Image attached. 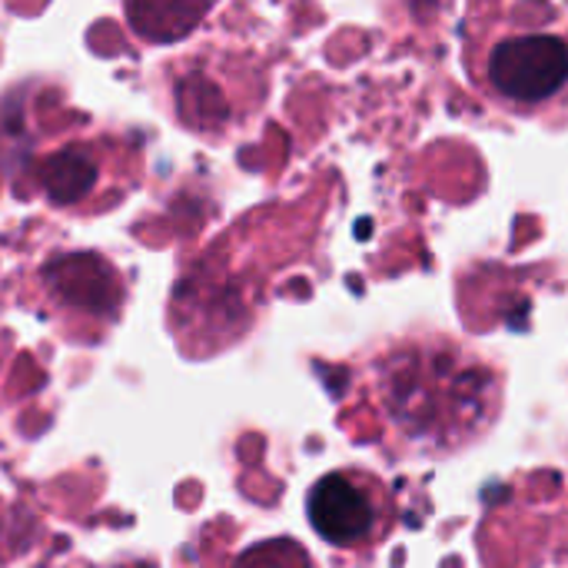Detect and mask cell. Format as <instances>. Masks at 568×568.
<instances>
[{
  "instance_id": "obj_1",
  "label": "cell",
  "mask_w": 568,
  "mask_h": 568,
  "mask_svg": "<svg viewBox=\"0 0 568 568\" xmlns=\"http://www.w3.org/2000/svg\"><path fill=\"white\" fill-rule=\"evenodd\" d=\"M389 429L409 449L446 456L479 439L499 413V379L453 339L409 343L376 366Z\"/></svg>"
},
{
  "instance_id": "obj_2",
  "label": "cell",
  "mask_w": 568,
  "mask_h": 568,
  "mask_svg": "<svg viewBox=\"0 0 568 568\" xmlns=\"http://www.w3.org/2000/svg\"><path fill=\"white\" fill-rule=\"evenodd\" d=\"M473 83L516 113H536L568 97V27L556 7H476L466 33Z\"/></svg>"
},
{
  "instance_id": "obj_3",
  "label": "cell",
  "mask_w": 568,
  "mask_h": 568,
  "mask_svg": "<svg viewBox=\"0 0 568 568\" xmlns=\"http://www.w3.org/2000/svg\"><path fill=\"white\" fill-rule=\"evenodd\" d=\"M306 513L329 546L356 552H369L396 526V499L389 486L363 469H336L323 476L306 496Z\"/></svg>"
},
{
  "instance_id": "obj_4",
  "label": "cell",
  "mask_w": 568,
  "mask_h": 568,
  "mask_svg": "<svg viewBox=\"0 0 568 568\" xmlns=\"http://www.w3.org/2000/svg\"><path fill=\"white\" fill-rule=\"evenodd\" d=\"M47 280L67 303H73L80 310H93V313L106 310L110 313L116 306L113 273L97 256H63L47 270Z\"/></svg>"
},
{
  "instance_id": "obj_5",
  "label": "cell",
  "mask_w": 568,
  "mask_h": 568,
  "mask_svg": "<svg viewBox=\"0 0 568 568\" xmlns=\"http://www.w3.org/2000/svg\"><path fill=\"white\" fill-rule=\"evenodd\" d=\"M97 180V166L83 156V153H57L43 173V183H47V193L53 203H73L80 200Z\"/></svg>"
},
{
  "instance_id": "obj_6",
  "label": "cell",
  "mask_w": 568,
  "mask_h": 568,
  "mask_svg": "<svg viewBox=\"0 0 568 568\" xmlns=\"http://www.w3.org/2000/svg\"><path fill=\"white\" fill-rule=\"evenodd\" d=\"M236 568H310L306 552H300L293 542H266L250 549Z\"/></svg>"
}]
</instances>
